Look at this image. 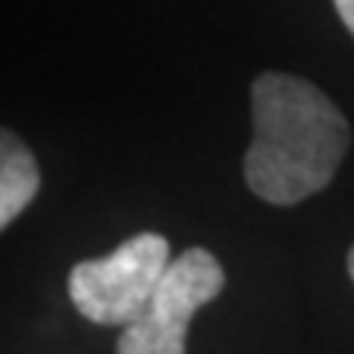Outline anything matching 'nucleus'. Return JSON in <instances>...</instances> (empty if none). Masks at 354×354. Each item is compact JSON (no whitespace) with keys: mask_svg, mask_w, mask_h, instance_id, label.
<instances>
[{"mask_svg":"<svg viewBox=\"0 0 354 354\" xmlns=\"http://www.w3.org/2000/svg\"><path fill=\"white\" fill-rule=\"evenodd\" d=\"M251 121L245 183L269 204L290 207L322 192L346 157V115L301 77L260 74L251 86Z\"/></svg>","mask_w":354,"mask_h":354,"instance_id":"nucleus-1","label":"nucleus"},{"mask_svg":"<svg viewBox=\"0 0 354 354\" xmlns=\"http://www.w3.org/2000/svg\"><path fill=\"white\" fill-rule=\"evenodd\" d=\"M169 263V239L145 230L106 257L77 263L68 274V295L88 322L127 328L148 307Z\"/></svg>","mask_w":354,"mask_h":354,"instance_id":"nucleus-2","label":"nucleus"},{"mask_svg":"<svg viewBox=\"0 0 354 354\" xmlns=\"http://www.w3.org/2000/svg\"><path fill=\"white\" fill-rule=\"evenodd\" d=\"M225 290V269L207 248L174 257L148 307L118 337V354H186V330L195 316Z\"/></svg>","mask_w":354,"mask_h":354,"instance_id":"nucleus-3","label":"nucleus"},{"mask_svg":"<svg viewBox=\"0 0 354 354\" xmlns=\"http://www.w3.org/2000/svg\"><path fill=\"white\" fill-rule=\"evenodd\" d=\"M41 186L39 165L24 139L0 127V230L24 213Z\"/></svg>","mask_w":354,"mask_h":354,"instance_id":"nucleus-4","label":"nucleus"},{"mask_svg":"<svg viewBox=\"0 0 354 354\" xmlns=\"http://www.w3.org/2000/svg\"><path fill=\"white\" fill-rule=\"evenodd\" d=\"M334 6H337V12L342 18V24L354 32V0H334Z\"/></svg>","mask_w":354,"mask_h":354,"instance_id":"nucleus-5","label":"nucleus"},{"mask_svg":"<svg viewBox=\"0 0 354 354\" xmlns=\"http://www.w3.org/2000/svg\"><path fill=\"white\" fill-rule=\"evenodd\" d=\"M348 274H351V281H354V245L348 251Z\"/></svg>","mask_w":354,"mask_h":354,"instance_id":"nucleus-6","label":"nucleus"}]
</instances>
